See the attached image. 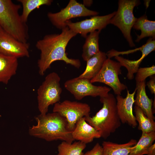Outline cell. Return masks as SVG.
Wrapping results in <instances>:
<instances>
[{"label":"cell","instance_id":"cell-24","mask_svg":"<svg viewBox=\"0 0 155 155\" xmlns=\"http://www.w3.org/2000/svg\"><path fill=\"white\" fill-rule=\"evenodd\" d=\"M21 3L23 11L21 15L23 22L26 23L28 16L34 10L43 5H50L53 2L52 0H18Z\"/></svg>","mask_w":155,"mask_h":155},{"label":"cell","instance_id":"cell-28","mask_svg":"<svg viewBox=\"0 0 155 155\" xmlns=\"http://www.w3.org/2000/svg\"><path fill=\"white\" fill-rule=\"evenodd\" d=\"M146 85L148 86L152 94H154L155 95V78L153 76L151 77L150 80L148 81Z\"/></svg>","mask_w":155,"mask_h":155},{"label":"cell","instance_id":"cell-16","mask_svg":"<svg viewBox=\"0 0 155 155\" xmlns=\"http://www.w3.org/2000/svg\"><path fill=\"white\" fill-rule=\"evenodd\" d=\"M146 86V81L136 83V98L134 104L142 110L147 117L154 120L155 117L153 115L152 110L153 101L147 95Z\"/></svg>","mask_w":155,"mask_h":155},{"label":"cell","instance_id":"cell-29","mask_svg":"<svg viewBox=\"0 0 155 155\" xmlns=\"http://www.w3.org/2000/svg\"><path fill=\"white\" fill-rule=\"evenodd\" d=\"M146 154L148 155H155V144L154 143L148 149Z\"/></svg>","mask_w":155,"mask_h":155},{"label":"cell","instance_id":"cell-22","mask_svg":"<svg viewBox=\"0 0 155 155\" xmlns=\"http://www.w3.org/2000/svg\"><path fill=\"white\" fill-rule=\"evenodd\" d=\"M155 140V131L142 132L138 141L131 148L129 155L146 154L149 148L153 144Z\"/></svg>","mask_w":155,"mask_h":155},{"label":"cell","instance_id":"cell-30","mask_svg":"<svg viewBox=\"0 0 155 155\" xmlns=\"http://www.w3.org/2000/svg\"><path fill=\"white\" fill-rule=\"evenodd\" d=\"M92 0H84L83 4L85 7L90 6L93 3Z\"/></svg>","mask_w":155,"mask_h":155},{"label":"cell","instance_id":"cell-15","mask_svg":"<svg viewBox=\"0 0 155 155\" xmlns=\"http://www.w3.org/2000/svg\"><path fill=\"white\" fill-rule=\"evenodd\" d=\"M72 135L74 140L86 144L92 142L94 138L101 137L99 132L87 123L84 117L80 119L77 123L72 131Z\"/></svg>","mask_w":155,"mask_h":155},{"label":"cell","instance_id":"cell-26","mask_svg":"<svg viewBox=\"0 0 155 155\" xmlns=\"http://www.w3.org/2000/svg\"><path fill=\"white\" fill-rule=\"evenodd\" d=\"M135 76L136 83H139L146 81V79L155 74V66L145 67H140L137 70Z\"/></svg>","mask_w":155,"mask_h":155},{"label":"cell","instance_id":"cell-31","mask_svg":"<svg viewBox=\"0 0 155 155\" xmlns=\"http://www.w3.org/2000/svg\"><path fill=\"white\" fill-rule=\"evenodd\" d=\"M6 33L0 26V36Z\"/></svg>","mask_w":155,"mask_h":155},{"label":"cell","instance_id":"cell-8","mask_svg":"<svg viewBox=\"0 0 155 155\" xmlns=\"http://www.w3.org/2000/svg\"><path fill=\"white\" fill-rule=\"evenodd\" d=\"M121 66L118 62L107 58L98 73L90 80L92 83H102L112 88L115 94L121 95L127 86L121 82L119 75L121 74Z\"/></svg>","mask_w":155,"mask_h":155},{"label":"cell","instance_id":"cell-21","mask_svg":"<svg viewBox=\"0 0 155 155\" xmlns=\"http://www.w3.org/2000/svg\"><path fill=\"white\" fill-rule=\"evenodd\" d=\"M100 32L94 31L90 33L86 37L82 55L84 61H86L100 51L98 41Z\"/></svg>","mask_w":155,"mask_h":155},{"label":"cell","instance_id":"cell-2","mask_svg":"<svg viewBox=\"0 0 155 155\" xmlns=\"http://www.w3.org/2000/svg\"><path fill=\"white\" fill-rule=\"evenodd\" d=\"M35 119L36 125L29 129L30 135L48 142L60 140L71 143L74 140L65 119L58 113L40 114Z\"/></svg>","mask_w":155,"mask_h":155},{"label":"cell","instance_id":"cell-19","mask_svg":"<svg viewBox=\"0 0 155 155\" xmlns=\"http://www.w3.org/2000/svg\"><path fill=\"white\" fill-rule=\"evenodd\" d=\"M137 142V141L133 139L123 144L103 141L102 144L103 155H129L131 147Z\"/></svg>","mask_w":155,"mask_h":155},{"label":"cell","instance_id":"cell-5","mask_svg":"<svg viewBox=\"0 0 155 155\" xmlns=\"http://www.w3.org/2000/svg\"><path fill=\"white\" fill-rule=\"evenodd\" d=\"M61 78L55 72H51L45 77L37 91L38 108L40 114L47 113L49 106L59 102L62 89Z\"/></svg>","mask_w":155,"mask_h":155},{"label":"cell","instance_id":"cell-25","mask_svg":"<svg viewBox=\"0 0 155 155\" xmlns=\"http://www.w3.org/2000/svg\"><path fill=\"white\" fill-rule=\"evenodd\" d=\"M134 109L135 119L139 123L138 129L142 132L155 131V122L154 120L147 117L138 107L135 105Z\"/></svg>","mask_w":155,"mask_h":155},{"label":"cell","instance_id":"cell-3","mask_svg":"<svg viewBox=\"0 0 155 155\" xmlns=\"http://www.w3.org/2000/svg\"><path fill=\"white\" fill-rule=\"evenodd\" d=\"M100 101L102 104V108L94 116L85 117L86 121L100 133L101 137L106 139L114 133L121 125L118 115L116 100L114 95L108 93L100 97Z\"/></svg>","mask_w":155,"mask_h":155},{"label":"cell","instance_id":"cell-13","mask_svg":"<svg viewBox=\"0 0 155 155\" xmlns=\"http://www.w3.org/2000/svg\"><path fill=\"white\" fill-rule=\"evenodd\" d=\"M28 43L18 40L7 33L0 36V53L16 57L30 56Z\"/></svg>","mask_w":155,"mask_h":155},{"label":"cell","instance_id":"cell-12","mask_svg":"<svg viewBox=\"0 0 155 155\" xmlns=\"http://www.w3.org/2000/svg\"><path fill=\"white\" fill-rule=\"evenodd\" d=\"M136 90L135 88L134 92L130 93L127 90V95L125 98L120 95H117L116 98L117 112L121 122L123 124L127 123L133 128L137 125L133 111Z\"/></svg>","mask_w":155,"mask_h":155},{"label":"cell","instance_id":"cell-6","mask_svg":"<svg viewBox=\"0 0 155 155\" xmlns=\"http://www.w3.org/2000/svg\"><path fill=\"white\" fill-rule=\"evenodd\" d=\"M140 4L138 0H119L117 10L110 21V24L120 29L131 47L135 45L131 35V30L137 19L134 15L133 10Z\"/></svg>","mask_w":155,"mask_h":155},{"label":"cell","instance_id":"cell-18","mask_svg":"<svg viewBox=\"0 0 155 155\" xmlns=\"http://www.w3.org/2000/svg\"><path fill=\"white\" fill-rule=\"evenodd\" d=\"M107 58L106 53L100 51L86 61L85 69L79 77L90 80L98 73Z\"/></svg>","mask_w":155,"mask_h":155},{"label":"cell","instance_id":"cell-1","mask_svg":"<svg viewBox=\"0 0 155 155\" xmlns=\"http://www.w3.org/2000/svg\"><path fill=\"white\" fill-rule=\"evenodd\" d=\"M77 34L67 26L62 29L60 34L46 35L37 41L36 46L40 52L37 62L38 72L43 75L51 64L57 61H62L79 68L81 63L79 59L68 57L66 49L70 40Z\"/></svg>","mask_w":155,"mask_h":155},{"label":"cell","instance_id":"cell-23","mask_svg":"<svg viewBox=\"0 0 155 155\" xmlns=\"http://www.w3.org/2000/svg\"><path fill=\"white\" fill-rule=\"evenodd\" d=\"M72 143L62 142L58 146L57 155H83L86 144L79 141Z\"/></svg>","mask_w":155,"mask_h":155},{"label":"cell","instance_id":"cell-10","mask_svg":"<svg viewBox=\"0 0 155 155\" xmlns=\"http://www.w3.org/2000/svg\"><path fill=\"white\" fill-rule=\"evenodd\" d=\"M90 106L87 103L65 100L54 104L53 112L64 117L68 129L72 131L80 119L90 115Z\"/></svg>","mask_w":155,"mask_h":155},{"label":"cell","instance_id":"cell-11","mask_svg":"<svg viewBox=\"0 0 155 155\" xmlns=\"http://www.w3.org/2000/svg\"><path fill=\"white\" fill-rule=\"evenodd\" d=\"M116 11L102 16H93L90 19L81 21L72 22L70 20L66 23L67 26L72 31L86 38L88 33L98 30L101 31L110 24L111 19L114 16Z\"/></svg>","mask_w":155,"mask_h":155},{"label":"cell","instance_id":"cell-14","mask_svg":"<svg viewBox=\"0 0 155 155\" xmlns=\"http://www.w3.org/2000/svg\"><path fill=\"white\" fill-rule=\"evenodd\" d=\"M155 49V39L150 38L146 43L141 46L140 51L142 55L140 58L136 60H131L119 56L115 57V59L120 63L121 66L126 68L127 70V77L129 80L134 78V74L136 73L139 66L146 56Z\"/></svg>","mask_w":155,"mask_h":155},{"label":"cell","instance_id":"cell-4","mask_svg":"<svg viewBox=\"0 0 155 155\" xmlns=\"http://www.w3.org/2000/svg\"><path fill=\"white\" fill-rule=\"evenodd\" d=\"M21 8L20 5L11 0H0V26L10 36L27 43L29 38L28 27L19 13Z\"/></svg>","mask_w":155,"mask_h":155},{"label":"cell","instance_id":"cell-7","mask_svg":"<svg viewBox=\"0 0 155 155\" xmlns=\"http://www.w3.org/2000/svg\"><path fill=\"white\" fill-rule=\"evenodd\" d=\"M97 11L87 9L75 0H70L67 6L56 13L49 12L47 16L52 24L57 28L62 29L67 27L66 22L74 18L98 15Z\"/></svg>","mask_w":155,"mask_h":155},{"label":"cell","instance_id":"cell-9","mask_svg":"<svg viewBox=\"0 0 155 155\" xmlns=\"http://www.w3.org/2000/svg\"><path fill=\"white\" fill-rule=\"evenodd\" d=\"M64 86L75 98L78 100L87 96H105L111 90V88L105 86L94 85L90 80L79 76L67 80Z\"/></svg>","mask_w":155,"mask_h":155},{"label":"cell","instance_id":"cell-27","mask_svg":"<svg viewBox=\"0 0 155 155\" xmlns=\"http://www.w3.org/2000/svg\"><path fill=\"white\" fill-rule=\"evenodd\" d=\"M83 155H103L102 146L97 143L91 150L84 154Z\"/></svg>","mask_w":155,"mask_h":155},{"label":"cell","instance_id":"cell-17","mask_svg":"<svg viewBox=\"0 0 155 155\" xmlns=\"http://www.w3.org/2000/svg\"><path fill=\"white\" fill-rule=\"evenodd\" d=\"M18 59L0 53V83L7 84L16 74L18 66Z\"/></svg>","mask_w":155,"mask_h":155},{"label":"cell","instance_id":"cell-20","mask_svg":"<svg viewBox=\"0 0 155 155\" xmlns=\"http://www.w3.org/2000/svg\"><path fill=\"white\" fill-rule=\"evenodd\" d=\"M132 28L141 31V34L137 35L136 42H138L142 39L147 37L155 39V22L148 20L146 14L137 18Z\"/></svg>","mask_w":155,"mask_h":155}]
</instances>
